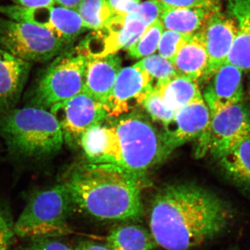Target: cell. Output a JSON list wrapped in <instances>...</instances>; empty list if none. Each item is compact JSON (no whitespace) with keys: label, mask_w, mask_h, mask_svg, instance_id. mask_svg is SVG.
Here are the masks:
<instances>
[{"label":"cell","mask_w":250,"mask_h":250,"mask_svg":"<svg viewBox=\"0 0 250 250\" xmlns=\"http://www.w3.org/2000/svg\"><path fill=\"white\" fill-rule=\"evenodd\" d=\"M243 72L231 64L225 63L210 77L202 93L210 114L243 103Z\"/></svg>","instance_id":"cell-15"},{"label":"cell","mask_w":250,"mask_h":250,"mask_svg":"<svg viewBox=\"0 0 250 250\" xmlns=\"http://www.w3.org/2000/svg\"><path fill=\"white\" fill-rule=\"evenodd\" d=\"M32 65L0 47V113L17 107Z\"/></svg>","instance_id":"cell-16"},{"label":"cell","mask_w":250,"mask_h":250,"mask_svg":"<svg viewBox=\"0 0 250 250\" xmlns=\"http://www.w3.org/2000/svg\"><path fill=\"white\" fill-rule=\"evenodd\" d=\"M172 62L178 75L197 83L205 82L208 71V56L202 30L189 36Z\"/></svg>","instance_id":"cell-19"},{"label":"cell","mask_w":250,"mask_h":250,"mask_svg":"<svg viewBox=\"0 0 250 250\" xmlns=\"http://www.w3.org/2000/svg\"><path fill=\"white\" fill-rule=\"evenodd\" d=\"M87 29H103L114 16L107 0H83L77 9Z\"/></svg>","instance_id":"cell-25"},{"label":"cell","mask_w":250,"mask_h":250,"mask_svg":"<svg viewBox=\"0 0 250 250\" xmlns=\"http://www.w3.org/2000/svg\"><path fill=\"white\" fill-rule=\"evenodd\" d=\"M210 114L203 98L176 111L173 121L163 130L169 154L188 142L198 139L209 123Z\"/></svg>","instance_id":"cell-13"},{"label":"cell","mask_w":250,"mask_h":250,"mask_svg":"<svg viewBox=\"0 0 250 250\" xmlns=\"http://www.w3.org/2000/svg\"><path fill=\"white\" fill-rule=\"evenodd\" d=\"M72 208L70 194L62 182L31 190L15 221L16 237L31 241L67 234L70 231L67 220Z\"/></svg>","instance_id":"cell-5"},{"label":"cell","mask_w":250,"mask_h":250,"mask_svg":"<svg viewBox=\"0 0 250 250\" xmlns=\"http://www.w3.org/2000/svg\"><path fill=\"white\" fill-rule=\"evenodd\" d=\"M168 8H205L217 11L220 9L219 0H156Z\"/></svg>","instance_id":"cell-32"},{"label":"cell","mask_w":250,"mask_h":250,"mask_svg":"<svg viewBox=\"0 0 250 250\" xmlns=\"http://www.w3.org/2000/svg\"><path fill=\"white\" fill-rule=\"evenodd\" d=\"M165 6L156 0H147L140 3L134 14L147 24L148 26L160 19ZM133 14V13H132Z\"/></svg>","instance_id":"cell-31"},{"label":"cell","mask_w":250,"mask_h":250,"mask_svg":"<svg viewBox=\"0 0 250 250\" xmlns=\"http://www.w3.org/2000/svg\"><path fill=\"white\" fill-rule=\"evenodd\" d=\"M16 250H74L57 238H46L29 241Z\"/></svg>","instance_id":"cell-33"},{"label":"cell","mask_w":250,"mask_h":250,"mask_svg":"<svg viewBox=\"0 0 250 250\" xmlns=\"http://www.w3.org/2000/svg\"><path fill=\"white\" fill-rule=\"evenodd\" d=\"M0 136L11 157L30 164L51 159L65 143L53 113L27 105L0 113Z\"/></svg>","instance_id":"cell-3"},{"label":"cell","mask_w":250,"mask_h":250,"mask_svg":"<svg viewBox=\"0 0 250 250\" xmlns=\"http://www.w3.org/2000/svg\"><path fill=\"white\" fill-rule=\"evenodd\" d=\"M49 111L58 120L64 142L71 146L79 145L81 136L85 131L108 120L104 104L84 90L59 104Z\"/></svg>","instance_id":"cell-11"},{"label":"cell","mask_w":250,"mask_h":250,"mask_svg":"<svg viewBox=\"0 0 250 250\" xmlns=\"http://www.w3.org/2000/svg\"><path fill=\"white\" fill-rule=\"evenodd\" d=\"M148 27L136 14L113 16L106 25L85 37L77 48L87 59L116 54L134 45Z\"/></svg>","instance_id":"cell-9"},{"label":"cell","mask_w":250,"mask_h":250,"mask_svg":"<svg viewBox=\"0 0 250 250\" xmlns=\"http://www.w3.org/2000/svg\"><path fill=\"white\" fill-rule=\"evenodd\" d=\"M74 250H109L106 245L100 244L95 242H83Z\"/></svg>","instance_id":"cell-36"},{"label":"cell","mask_w":250,"mask_h":250,"mask_svg":"<svg viewBox=\"0 0 250 250\" xmlns=\"http://www.w3.org/2000/svg\"><path fill=\"white\" fill-rule=\"evenodd\" d=\"M164 103L174 112L189 104L203 98L198 83L185 76L177 75L163 83H155Z\"/></svg>","instance_id":"cell-23"},{"label":"cell","mask_w":250,"mask_h":250,"mask_svg":"<svg viewBox=\"0 0 250 250\" xmlns=\"http://www.w3.org/2000/svg\"><path fill=\"white\" fill-rule=\"evenodd\" d=\"M87 162L91 164H113L116 159V139L111 125H97L85 131L80 143Z\"/></svg>","instance_id":"cell-21"},{"label":"cell","mask_w":250,"mask_h":250,"mask_svg":"<svg viewBox=\"0 0 250 250\" xmlns=\"http://www.w3.org/2000/svg\"><path fill=\"white\" fill-rule=\"evenodd\" d=\"M107 121L116 139L115 165L129 173L142 178L170 155L163 131L141 112L132 111Z\"/></svg>","instance_id":"cell-4"},{"label":"cell","mask_w":250,"mask_h":250,"mask_svg":"<svg viewBox=\"0 0 250 250\" xmlns=\"http://www.w3.org/2000/svg\"><path fill=\"white\" fill-rule=\"evenodd\" d=\"M228 10L237 32L226 63L250 72V0H228Z\"/></svg>","instance_id":"cell-18"},{"label":"cell","mask_w":250,"mask_h":250,"mask_svg":"<svg viewBox=\"0 0 250 250\" xmlns=\"http://www.w3.org/2000/svg\"><path fill=\"white\" fill-rule=\"evenodd\" d=\"M121 69V58L117 54L87 59L83 90L105 106Z\"/></svg>","instance_id":"cell-17"},{"label":"cell","mask_w":250,"mask_h":250,"mask_svg":"<svg viewBox=\"0 0 250 250\" xmlns=\"http://www.w3.org/2000/svg\"><path fill=\"white\" fill-rule=\"evenodd\" d=\"M141 106L152 121L161 123L164 127L173 121L176 112L167 107L162 95L155 87L148 94Z\"/></svg>","instance_id":"cell-28"},{"label":"cell","mask_w":250,"mask_h":250,"mask_svg":"<svg viewBox=\"0 0 250 250\" xmlns=\"http://www.w3.org/2000/svg\"><path fill=\"white\" fill-rule=\"evenodd\" d=\"M15 5L24 8H39L53 6L54 0H12Z\"/></svg>","instance_id":"cell-35"},{"label":"cell","mask_w":250,"mask_h":250,"mask_svg":"<svg viewBox=\"0 0 250 250\" xmlns=\"http://www.w3.org/2000/svg\"><path fill=\"white\" fill-rule=\"evenodd\" d=\"M0 14L13 21L45 28L68 45L87 30L76 10L62 6L24 8L6 5L0 6Z\"/></svg>","instance_id":"cell-10"},{"label":"cell","mask_w":250,"mask_h":250,"mask_svg":"<svg viewBox=\"0 0 250 250\" xmlns=\"http://www.w3.org/2000/svg\"><path fill=\"white\" fill-rule=\"evenodd\" d=\"M68 46L45 28L0 18V47L26 62L52 61Z\"/></svg>","instance_id":"cell-7"},{"label":"cell","mask_w":250,"mask_h":250,"mask_svg":"<svg viewBox=\"0 0 250 250\" xmlns=\"http://www.w3.org/2000/svg\"><path fill=\"white\" fill-rule=\"evenodd\" d=\"M67 50L52 59L41 73L28 93L27 106L50 111L83 91L87 58L77 47Z\"/></svg>","instance_id":"cell-6"},{"label":"cell","mask_w":250,"mask_h":250,"mask_svg":"<svg viewBox=\"0 0 250 250\" xmlns=\"http://www.w3.org/2000/svg\"><path fill=\"white\" fill-rule=\"evenodd\" d=\"M15 220L9 202L0 197V250H12L16 241Z\"/></svg>","instance_id":"cell-29"},{"label":"cell","mask_w":250,"mask_h":250,"mask_svg":"<svg viewBox=\"0 0 250 250\" xmlns=\"http://www.w3.org/2000/svg\"><path fill=\"white\" fill-rule=\"evenodd\" d=\"M204 40L208 56V71L205 82L226 63L237 32L236 23L220 9L213 12L202 28Z\"/></svg>","instance_id":"cell-14"},{"label":"cell","mask_w":250,"mask_h":250,"mask_svg":"<svg viewBox=\"0 0 250 250\" xmlns=\"http://www.w3.org/2000/svg\"><path fill=\"white\" fill-rule=\"evenodd\" d=\"M250 136V106L241 103L210 114L203 134L197 139L195 155L216 157Z\"/></svg>","instance_id":"cell-8"},{"label":"cell","mask_w":250,"mask_h":250,"mask_svg":"<svg viewBox=\"0 0 250 250\" xmlns=\"http://www.w3.org/2000/svg\"><path fill=\"white\" fill-rule=\"evenodd\" d=\"M215 11L205 8H168L165 6L159 21L166 30L191 35L202 30L208 18Z\"/></svg>","instance_id":"cell-22"},{"label":"cell","mask_w":250,"mask_h":250,"mask_svg":"<svg viewBox=\"0 0 250 250\" xmlns=\"http://www.w3.org/2000/svg\"><path fill=\"white\" fill-rule=\"evenodd\" d=\"M215 158L226 178L250 196V136Z\"/></svg>","instance_id":"cell-20"},{"label":"cell","mask_w":250,"mask_h":250,"mask_svg":"<svg viewBox=\"0 0 250 250\" xmlns=\"http://www.w3.org/2000/svg\"><path fill=\"white\" fill-rule=\"evenodd\" d=\"M109 250H154L157 248L149 230L136 225H124L111 230L106 243Z\"/></svg>","instance_id":"cell-24"},{"label":"cell","mask_w":250,"mask_h":250,"mask_svg":"<svg viewBox=\"0 0 250 250\" xmlns=\"http://www.w3.org/2000/svg\"><path fill=\"white\" fill-rule=\"evenodd\" d=\"M154 85L155 82L152 77L137 64L122 67L105 104L108 120L129 113L136 106L142 105Z\"/></svg>","instance_id":"cell-12"},{"label":"cell","mask_w":250,"mask_h":250,"mask_svg":"<svg viewBox=\"0 0 250 250\" xmlns=\"http://www.w3.org/2000/svg\"><path fill=\"white\" fill-rule=\"evenodd\" d=\"M115 16H126L132 14L138 7L140 0H107Z\"/></svg>","instance_id":"cell-34"},{"label":"cell","mask_w":250,"mask_h":250,"mask_svg":"<svg viewBox=\"0 0 250 250\" xmlns=\"http://www.w3.org/2000/svg\"><path fill=\"white\" fill-rule=\"evenodd\" d=\"M236 213L225 199L195 184H174L153 197L149 231L166 250H190L228 232Z\"/></svg>","instance_id":"cell-1"},{"label":"cell","mask_w":250,"mask_h":250,"mask_svg":"<svg viewBox=\"0 0 250 250\" xmlns=\"http://www.w3.org/2000/svg\"><path fill=\"white\" fill-rule=\"evenodd\" d=\"M250 94V87H249Z\"/></svg>","instance_id":"cell-38"},{"label":"cell","mask_w":250,"mask_h":250,"mask_svg":"<svg viewBox=\"0 0 250 250\" xmlns=\"http://www.w3.org/2000/svg\"><path fill=\"white\" fill-rule=\"evenodd\" d=\"M73 208L104 220L130 221L143 216L142 182L113 164L86 162L63 181Z\"/></svg>","instance_id":"cell-2"},{"label":"cell","mask_w":250,"mask_h":250,"mask_svg":"<svg viewBox=\"0 0 250 250\" xmlns=\"http://www.w3.org/2000/svg\"><path fill=\"white\" fill-rule=\"evenodd\" d=\"M190 35L181 34L177 31L165 30L159 41L158 52L159 55L172 62L176 54Z\"/></svg>","instance_id":"cell-30"},{"label":"cell","mask_w":250,"mask_h":250,"mask_svg":"<svg viewBox=\"0 0 250 250\" xmlns=\"http://www.w3.org/2000/svg\"><path fill=\"white\" fill-rule=\"evenodd\" d=\"M164 31L159 20L148 26L139 40L126 49L129 57L135 59H143L155 53Z\"/></svg>","instance_id":"cell-26"},{"label":"cell","mask_w":250,"mask_h":250,"mask_svg":"<svg viewBox=\"0 0 250 250\" xmlns=\"http://www.w3.org/2000/svg\"><path fill=\"white\" fill-rule=\"evenodd\" d=\"M136 64L147 72L154 82L156 81L155 83H164L178 75L172 62L159 54L145 57Z\"/></svg>","instance_id":"cell-27"},{"label":"cell","mask_w":250,"mask_h":250,"mask_svg":"<svg viewBox=\"0 0 250 250\" xmlns=\"http://www.w3.org/2000/svg\"><path fill=\"white\" fill-rule=\"evenodd\" d=\"M83 0H54L56 4L67 9L76 10Z\"/></svg>","instance_id":"cell-37"}]
</instances>
